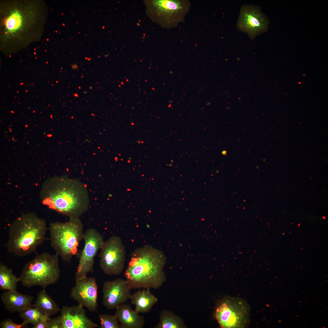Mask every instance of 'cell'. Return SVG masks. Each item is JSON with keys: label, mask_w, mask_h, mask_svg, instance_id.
<instances>
[{"label": "cell", "mask_w": 328, "mask_h": 328, "mask_svg": "<svg viewBox=\"0 0 328 328\" xmlns=\"http://www.w3.org/2000/svg\"><path fill=\"white\" fill-rule=\"evenodd\" d=\"M47 230L43 220L33 214L23 215L9 226L5 246L16 256H26L43 242Z\"/></svg>", "instance_id": "3957f363"}, {"label": "cell", "mask_w": 328, "mask_h": 328, "mask_svg": "<svg viewBox=\"0 0 328 328\" xmlns=\"http://www.w3.org/2000/svg\"><path fill=\"white\" fill-rule=\"evenodd\" d=\"M60 274L58 256L44 252L25 264L19 278L24 286L37 285L45 289L56 283Z\"/></svg>", "instance_id": "8992f818"}, {"label": "cell", "mask_w": 328, "mask_h": 328, "mask_svg": "<svg viewBox=\"0 0 328 328\" xmlns=\"http://www.w3.org/2000/svg\"><path fill=\"white\" fill-rule=\"evenodd\" d=\"M91 59V58H90L88 59V60H90Z\"/></svg>", "instance_id": "f1b7e54d"}, {"label": "cell", "mask_w": 328, "mask_h": 328, "mask_svg": "<svg viewBox=\"0 0 328 328\" xmlns=\"http://www.w3.org/2000/svg\"><path fill=\"white\" fill-rule=\"evenodd\" d=\"M150 289L139 290L131 295L130 299L131 302L135 306V310L139 313L149 312L158 301Z\"/></svg>", "instance_id": "e0dca14e"}, {"label": "cell", "mask_w": 328, "mask_h": 328, "mask_svg": "<svg viewBox=\"0 0 328 328\" xmlns=\"http://www.w3.org/2000/svg\"><path fill=\"white\" fill-rule=\"evenodd\" d=\"M48 328H63L60 316L53 318L48 321Z\"/></svg>", "instance_id": "cb8c5ba5"}, {"label": "cell", "mask_w": 328, "mask_h": 328, "mask_svg": "<svg viewBox=\"0 0 328 328\" xmlns=\"http://www.w3.org/2000/svg\"><path fill=\"white\" fill-rule=\"evenodd\" d=\"M72 289L70 296L78 304L94 312L98 307V286L94 277H87L77 279Z\"/></svg>", "instance_id": "7c38bea8"}, {"label": "cell", "mask_w": 328, "mask_h": 328, "mask_svg": "<svg viewBox=\"0 0 328 328\" xmlns=\"http://www.w3.org/2000/svg\"><path fill=\"white\" fill-rule=\"evenodd\" d=\"M184 327L182 322L173 313L164 310L160 313L159 321L155 328H180Z\"/></svg>", "instance_id": "ffe728a7"}, {"label": "cell", "mask_w": 328, "mask_h": 328, "mask_svg": "<svg viewBox=\"0 0 328 328\" xmlns=\"http://www.w3.org/2000/svg\"><path fill=\"white\" fill-rule=\"evenodd\" d=\"M33 306L43 314L50 317L59 312L61 309L54 300L43 289L37 294Z\"/></svg>", "instance_id": "ac0fdd59"}, {"label": "cell", "mask_w": 328, "mask_h": 328, "mask_svg": "<svg viewBox=\"0 0 328 328\" xmlns=\"http://www.w3.org/2000/svg\"><path fill=\"white\" fill-rule=\"evenodd\" d=\"M250 310L248 305L241 299L226 298L217 306L215 317L221 327L240 328L248 323Z\"/></svg>", "instance_id": "52a82bcc"}, {"label": "cell", "mask_w": 328, "mask_h": 328, "mask_svg": "<svg viewBox=\"0 0 328 328\" xmlns=\"http://www.w3.org/2000/svg\"><path fill=\"white\" fill-rule=\"evenodd\" d=\"M89 88L90 89H92L93 88V87L91 86H90L89 87Z\"/></svg>", "instance_id": "83f0119b"}, {"label": "cell", "mask_w": 328, "mask_h": 328, "mask_svg": "<svg viewBox=\"0 0 328 328\" xmlns=\"http://www.w3.org/2000/svg\"><path fill=\"white\" fill-rule=\"evenodd\" d=\"M165 261L163 255L150 245L136 249L124 273L131 289L160 287L166 280L162 270Z\"/></svg>", "instance_id": "7a4b0ae2"}, {"label": "cell", "mask_w": 328, "mask_h": 328, "mask_svg": "<svg viewBox=\"0 0 328 328\" xmlns=\"http://www.w3.org/2000/svg\"><path fill=\"white\" fill-rule=\"evenodd\" d=\"M83 240L84 245L80 256L75 280L87 277L89 273L93 272L95 256L104 241L103 235L94 228L85 231Z\"/></svg>", "instance_id": "30bf717a"}, {"label": "cell", "mask_w": 328, "mask_h": 328, "mask_svg": "<svg viewBox=\"0 0 328 328\" xmlns=\"http://www.w3.org/2000/svg\"><path fill=\"white\" fill-rule=\"evenodd\" d=\"M71 66L73 70L77 69L78 68L77 65L76 64H73V65H71Z\"/></svg>", "instance_id": "484cf974"}, {"label": "cell", "mask_w": 328, "mask_h": 328, "mask_svg": "<svg viewBox=\"0 0 328 328\" xmlns=\"http://www.w3.org/2000/svg\"><path fill=\"white\" fill-rule=\"evenodd\" d=\"M84 93H85V94H86V93H87V92H85V91H84Z\"/></svg>", "instance_id": "f546056e"}, {"label": "cell", "mask_w": 328, "mask_h": 328, "mask_svg": "<svg viewBox=\"0 0 328 328\" xmlns=\"http://www.w3.org/2000/svg\"><path fill=\"white\" fill-rule=\"evenodd\" d=\"M152 5L161 23L170 27H175L184 20L190 4L187 0H157L153 1Z\"/></svg>", "instance_id": "8fae6325"}, {"label": "cell", "mask_w": 328, "mask_h": 328, "mask_svg": "<svg viewBox=\"0 0 328 328\" xmlns=\"http://www.w3.org/2000/svg\"><path fill=\"white\" fill-rule=\"evenodd\" d=\"M43 1H13L0 4L1 48H25L42 35L46 17Z\"/></svg>", "instance_id": "6da1fadb"}, {"label": "cell", "mask_w": 328, "mask_h": 328, "mask_svg": "<svg viewBox=\"0 0 328 328\" xmlns=\"http://www.w3.org/2000/svg\"><path fill=\"white\" fill-rule=\"evenodd\" d=\"M62 180L51 193L46 203L52 209L70 218H79L88 208L87 190L76 180Z\"/></svg>", "instance_id": "277c9868"}, {"label": "cell", "mask_w": 328, "mask_h": 328, "mask_svg": "<svg viewBox=\"0 0 328 328\" xmlns=\"http://www.w3.org/2000/svg\"><path fill=\"white\" fill-rule=\"evenodd\" d=\"M101 328H121L115 315L104 313L99 316Z\"/></svg>", "instance_id": "7402d4cb"}, {"label": "cell", "mask_w": 328, "mask_h": 328, "mask_svg": "<svg viewBox=\"0 0 328 328\" xmlns=\"http://www.w3.org/2000/svg\"><path fill=\"white\" fill-rule=\"evenodd\" d=\"M115 315L121 328H142L145 323V319L139 315L130 305L125 303L116 309Z\"/></svg>", "instance_id": "2e32d148"}, {"label": "cell", "mask_w": 328, "mask_h": 328, "mask_svg": "<svg viewBox=\"0 0 328 328\" xmlns=\"http://www.w3.org/2000/svg\"><path fill=\"white\" fill-rule=\"evenodd\" d=\"M26 324L22 322L20 324H17L14 323L11 319H8L3 320L0 324L1 328H24L27 326Z\"/></svg>", "instance_id": "603a6c76"}, {"label": "cell", "mask_w": 328, "mask_h": 328, "mask_svg": "<svg viewBox=\"0 0 328 328\" xmlns=\"http://www.w3.org/2000/svg\"><path fill=\"white\" fill-rule=\"evenodd\" d=\"M19 316L23 322L28 324L30 323L33 326L36 324L39 320L51 319L50 317L44 315L33 306L19 313Z\"/></svg>", "instance_id": "44dd1931"}, {"label": "cell", "mask_w": 328, "mask_h": 328, "mask_svg": "<svg viewBox=\"0 0 328 328\" xmlns=\"http://www.w3.org/2000/svg\"><path fill=\"white\" fill-rule=\"evenodd\" d=\"M82 306H63L61 309L60 316L63 328H95L98 325L87 316Z\"/></svg>", "instance_id": "5bb4252c"}, {"label": "cell", "mask_w": 328, "mask_h": 328, "mask_svg": "<svg viewBox=\"0 0 328 328\" xmlns=\"http://www.w3.org/2000/svg\"><path fill=\"white\" fill-rule=\"evenodd\" d=\"M269 22L260 7L253 4L241 5L236 24L238 31L246 33L251 39L266 32Z\"/></svg>", "instance_id": "9c48e42d"}, {"label": "cell", "mask_w": 328, "mask_h": 328, "mask_svg": "<svg viewBox=\"0 0 328 328\" xmlns=\"http://www.w3.org/2000/svg\"><path fill=\"white\" fill-rule=\"evenodd\" d=\"M79 88L80 89L81 88V87H79Z\"/></svg>", "instance_id": "1f68e13d"}, {"label": "cell", "mask_w": 328, "mask_h": 328, "mask_svg": "<svg viewBox=\"0 0 328 328\" xmlns=\"http://www.w3.org/2000/svg\"><path fill=\"white\" fill-rule=\"evenodd\" d=\"M47 319H42L39 321L32 328H48V321Z\"/></svg>", "instance_id": "d4e9b609"}, {"label": "cell", "mask_w": 328, "mask_h": 328, "mask_svg": "<svg viewBox=\"0 0 328 328\" xmlns=\"http://www.w3.org/2000/svg\"><path fill=\"white\" fill-rule=\"evenodd\" d=\"M1 299L6 309L12 313H19L33 306V296L22 294L16 290L5 291L1 295Z\"/></svg>", "instance_id": "9a60e30c"}, {"label": "cell", "mask_w": 328, "mask_h": 328, "mask_svg": "<svg viewBox=\"0 0 328 328\" xmlns=\"http://www.w3.org/2000/svg\"><path fill=\"white\" fill-rule=\"evenodd\" d=\"M99 267L106 275L120 274L124 268L125 247L121 238L112 236L104 241L101 248Z\"/></svg>", "instance_id": "ba28073f"}, {"label": "cell", "mask_w": 328, "mask_h": 328, "mask_svg": "<svg viewBox=\"0 0 328 328\" xmlns=\"http://www.w3.org/2000/svg\"><path fill=\"white\" fill-rule=\"evenodd\" d=\"M74 97H78V94H76H76H74Z\"/></svg>", "instance_id": "4316f807"}, {"label": "cell", "mask_w": 328, "mask_h": 328, "mask_svg": "<svg viewBox=\"0 0 328 328\" xmlns=\"http://www.w3.org/2000/svg\"><path fill=\"white\" fill-rule=\"evenodd\" d=\"M131 289L126 280L117 278L105 282L102 289L103 306L109 310L116 309L130 299Z\"/></svg>", "instance_id": "4fadbf2b"}, {"label": "cell", "mask_w": 328, "mask_h": 328, "mask_svg": "<svg viewBox=\"0 0 328 328\" xmlns=\"http://www.w3.org/2000/svg\"><path fill=\"white\" fill-rule=\"evenodd\" d=\"M85 58V59H86V60H87V57H86Z\"/></svg>", "instance_id": "4dcf8cb0"}, {"label": "cell", "mask_w": 328, "mask_h": 328, "mask_svg": "<svg viewBox=\"0 0 328 328\" xmlns=\"http://www.w3.org/2000/svg\"><path fill=\"white\" fill-rule=\"evenodd\" d=\"M51 245L64 261H70L83 239V225L79 218H70L67 222L50 224L49 228Z\"/></svg>", "instance_id": "5b68a950"}, {"label": "cell", "mask_w": 328, "mask_h": 328, "mask_svg": "<svg viewBox=\"0 0 328 328\" xmlns=\"http://www.w3.org/2000/svg\"><path fill=\"white\" fill-rule=\"evenodd\" d=\"M19 278L15 275L12 270L2 263H0V288L4 291L16 290Z\"/></svg>", "instance_id": "d6986e66"}]
</instances>
